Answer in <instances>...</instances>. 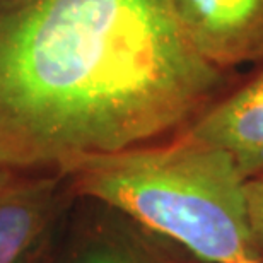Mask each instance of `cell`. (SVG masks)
Instances as JSON below:
<instances>
[{"instance_id": "cell-1", "label": "cell", "mask_w": 263, "mask_h": 263, "mask_svg": "<svg viewBox=\"0 0 263 263\" xmlns=\"http://www.w3.org/2000/svg\"><path fill=\"white\" fill-rule=\"evenodd\" d=\"M228 86L173 0H0V173L173 137Z\"/></svg>"}, {"instance_id": "cell-2", "label": "cell", "mask_w": 263, "mask_h": 263, "mask_svg": "<svg viewBox=\"0 0 263 263\" xmlns=\"http://www.w3.org/2000/svg\"><path fill=\"white\" fill-rule=\"evenodd\" d=\"M76 198L98 200L181 246L200 263L255 256L245 178L222 149L185 134L73 161Z\"/></svg>"}, {"instance_id": "cell-3", "label": "cell", "mask_w": 263, "mask_h": 263, "mask_svg": "<svg viewBox=\"0 0 263 263\" xmlns=\"http://www.w3.org/2000/svg\"><path fill=\"white\" fill-rule=\"evenodd\" d=\"M82 200L84 212L65 222L43 263H200L122 210L98 200Z\"/></svg>"}, {"instance_id": "cell-4", "label": "cell", "mask_w": 263, "mask_h": 263, "mask_svg": "<svg viewBox=\"0 0 263 263\" xmlns=\"http://www.w3.org/2000/svg\"><path fill=\"white\" fill-rule=\"evenodd\" d=\"M76 198L62 173L15 175L0 185V263H43Z\"/></svg>"}, {"instance_id": "cell-5", "label": "cell", "mask_w": 263, "mask_h": 263, "mask_svg": "<svg viewBox=\"0 0 263 263\" xmlns=\"http://www.w3.org/2000/svg\"><path fill=\"white\" fill-rule=\"evenodd\" d=\"M188 38L224 72L263 62V0H173Z\"/></svg>"}, {"instance_id": "cell-6", "label": "cell", "mask_w": 263, "mask_h": 263, "mask_svg": "<svg viewBox=\"0 0 263 263\" xmlns=\"http://www.w3.org/2000/svg\"><path fill=\"white\" fill-rule=\"evenodd\" d=\"M181 134L222 149L243 178L263 171V67L209 104Z\"/></svg>"}, {"instance_id": "cell-7", "label": "cell", "mask_w": 263, "mask_h": 263, "mask_svg": "<svg viewBox=\"0 0 263 263\" xmlns=\"http://www.w3.org/2000/svg\"><path fill=\"white\" fill-rule=\"evenodd\" d=\"M245 200L253 253L263 258V171L245 178Z\"/></svg>"}, {"instance_id": "cell-8", "label": "cell", "mask_w": 263, "mask_h": 263, "mask_svg": "<svg viewBox=\"0 0 263 263\" xmlns=\"http://www.w3.org/2000/svg\"><path fill=\"white\" fill-rule=\"evenodd\" d=\"M233 263H263V258H260V256H243V258H238Z\"/></svg>"}, {"instance_id": "cell-9", "label": "cell", "mask_w": 263, "mask_h": 263, "mask_svg": "<svg viewBox=\"0 0 263 263\" xmlns=\"http://www.w3.org/2000/svg\"><path fill=\"white\" fill-rule=\"evenodd\" d=\"M12 176H15V175H7V173H0V185H4V183L7 181V180H10Z\"/></svg>"}]
</instances>
